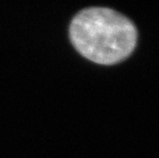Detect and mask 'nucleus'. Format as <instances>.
<instances>
[{"mask_svg":"<svg viewBox=\"0 0 159 158\" xmlns=\"http://www.w3.org/2000/svg\"><path fill=\"white\" fill-rule=\"evenodd\" d=\"M75 48L87 59L101 65L123 61L137 42L134 23L108 8H89L78 12L70 26Z\"/></svg>","mask_w":159,"mask_h":158,"instance_id":"nucleus-1","label":"nucleus"}]
</instances>
